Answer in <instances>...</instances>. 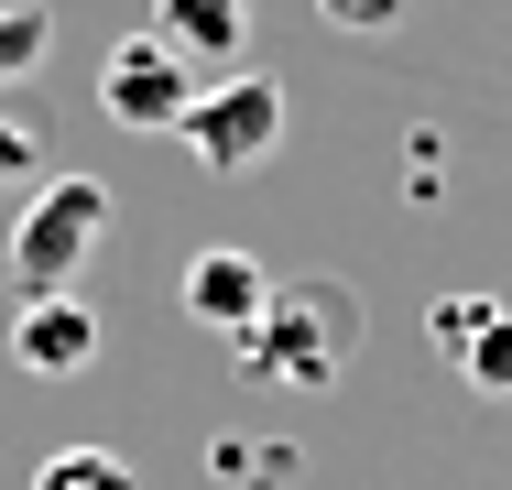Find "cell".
<instances>
[{"label": "cell", "instance_id": "4", "mask_svg": "<svg viewBox=\"0 0 512 490\" xmlns=\"http://www.w3.org/2000/svg\"><path fill=\"white\" fill-rule=\"evenodd\" d=\"M197 66L175 55V44H153V33H120L109 44V66H99V109L120 120V131H175L186 109H197Z\"/></svg>", "mask_w": 512, "mask_h": 490}, {"label": "cell", "instance_id": "10", "mask_svg": "<svg viewBox=\"0 0 512 490\" xmlns=\"http://www.w3.org/2000/svg\"><path fill=\"white\" fill-rule=\"evenodd\" d=\"M44 44H55V22H44L33 0H11V11H0V88H11V77H33V66H44Z\"/></svg>", "mask_w": 512, "mask_h": 490}, {"label": "cell", "instance_id": "6", "mask_svg": "<svg viewBox=\"0 0 512 490\" xmlns=\"http://www.w3.org/2000/svg\"><path fill=\"white\" fill-rule=\"evenodd\" d=\"M425 327H436V349L491 392V403H512V305L502 294H436Z\"/></svg>", "mask_w": 512, "mask_h": 490}, {"label": "cell", "instance_id": "1", "mask_svg": "<svg viewBox=\"0 0 512 490\" xmlns=\"http://www.w3.org/2000/svg\"><path fill=\"white\" fill-rule=\"evenodd\" d=\"M349 349H360V294L338 273H306V284H273L262 327L240 338V371L273 382V392H316V382L349 371Z\"/></svg>", "mask_w": 512, "mask_h": 490}, {"label": "cell", "instance_id": "11", "mask_svg": "<svg viewBox=\"0 0 512 490\" xmlns=\"http://www.w3.org/2000/svg\"><path fill=\"white\" fill-rule=\"evenodd\" d=\"M33 164H44V131H33V120H0V196L33 186Z\"/></svg>", "mask_w": 512, "mask_h": 490}, {"label": "cell", "instance_id": "12", "mask_svg": "<svg viewBox=\"0 0 512 490\" xmlns=\"http://www.w3.org/2000/svg\"><path fill=\"white\" fill-rule=\"evenodd\" d=\"M316 11H327L338 33H393V22H404V0H316Z\"/></svg>", "mask_w": 512, "mask_h": 490}, {"label": "cell", "instance_id": "9", "mask_svg": "<svg viewBox=\"0 0 512 490\" xmlns=\"http://www.w3.org/2000/svg\"><path fill=\"white\" fill-rule=\"evenodd\" d=\"M33 490H142V469H131L120 447H55V458L33 469Z\"/></svg>", "mask_w": 512, "mask_h": 490}, {"label": "cell", "instance_id": "8", "mask_svg": "<svg viewBox=\"0 0 512 490\" xmlns=\"http://www.w3.org/2000/svg\"><path fill=\"white\" fill-rule=\"evenodd\" d=\"M153 44H175L197 77H218V66H240L251 55V0H153V22H142Z\"/></svg>", "mask_w": 512, "mask_h": 490}, {"label": "cell", "instance_id": "13", "mask_svg": "<svg viewBox=\"0 0 512 490\" xmlns=\"http://www.w3.org/2000/svg\"><path fill=\"white\" fill-rule=\"evenodd\" d=\"M0 11H11V0H0Z\"/></svg>", "mask_w": 512, "mask_h": 490}, {"label": "cell", "instance_id": "2", "mask_svg": "<svg viewBox=\"0 0 512 490\" xmlns=\"http://www.w3.org/2000/svg\"><path fill=\"white\" fill-rule=\"evenodd\" d=\"M99 240H109V186L99 175H44L22 196V218H11V294L22 305L33 294H77Z\"/></svg>", "mask_w": 512, "mask_h": 490}, {"label": "cell", "instance_id": "3", "mask_svg": "<svg viewBox=\"0 0 512 490\" xmlns=\"http://www.w3.org/2000/svg\"><path fill=\"white\" fill-rule=\"evenodd\" d=\"M284 120H295V98L273 88V77H207L197 109L175 120V142L197 153L207 175H251V164L284 153Z\"/></svg>", "mask_w": 512, "mask_h": 490}, {"label": "cell", "instance_id": "5", "mask_svg": "<svg viewBox=\"0 0 512 490\" xmlns=\"http://www.w3.org/2000/svg\"><path fill=\"white\" fill-rule=\"evenodd\" d=\"M175 305H186V327H207V338H229V349H240V338L262 327V305H273V273H262L251 251H229V240H218V251L186 262Z\"/></svg>", "mask_w": 512, "mask_h": 490}, {"label": "cell", "instance_id": "7", "mask_svg": "<svg viewBox=\"0 0 512 490\" xmlns=\"http://www.w3.org/2000/svg\"><path fill=\"white\" fill-rule=\"evenodd\" d=\"M11 360H22L33 382H77V371L99 360V316H88V294H33V305L11 316Z\"/></svg>", "mask_w": 512, "mask_h": 490}]
</instances>
